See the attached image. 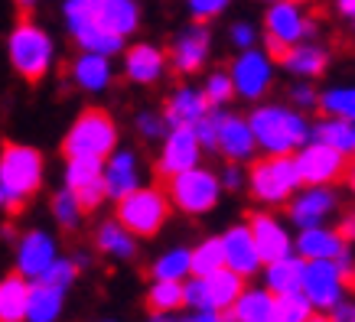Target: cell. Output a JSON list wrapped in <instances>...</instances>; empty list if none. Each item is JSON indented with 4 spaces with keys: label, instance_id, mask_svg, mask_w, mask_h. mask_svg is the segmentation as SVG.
<instances>
[{
    "label": "cell",
    "instance_id": "51",
    "mask_svg": "<svg viewBox=\"0 0 355 322\" xmlns=\"http://www.w3.org/2000/svg\"><path fill=\"white\" fill-rule=\"evenodd\" d=\"M339 231H343V238L349 241V244H355V208H349V212L343 215V222H339Z\"/></svg>",
    "mask_w": 355,
    "mask_h": 322
},
{
    "label": "cell",
    "instance_id": "3",
    "mask_svg": "<svg viewBox=\"0 0 355 322\" xmlns=\"http://www.w3.org/2000/svg\"><path fill=\"white\" fill-rule=\"evenodd\" d=\"M62 23L69 36L85 30H105L128 39L140 26V3L137 0H62Z\"/></svg>",
    "mask_w": 355,
    "mask_h": 322
},
{
    "label": "cell",
    "instance_id": "26",
    "mask_svg": "<svg viewBox=\"0 0 355 322\" xmlns=\"http://www.w3.org/2000/svg\"><path fill=\"white\" fill-rule=\"evenodd\" d=\"M212 107L205 101L202 88L196 85H176L166 98V105H163V120H166V127H193L199 118H205Z\"/></svg>",
    "mask_w": 355,
    "mask_h": 322
},
{
    "label": "cell",
    "instance_id": "34",
    "mask_svg": "<svg viewBox=\"0 0 355 322\" xmlns=\"http://www.w3.org/2000/svg\"><path fill=\"white\" fill-rule=\"evenodd\" d=\"M193 277V267H189V247L186 244H173L166 251H160L157 258L150 260V280H180Z\"/></svg>",
    "mask_w": 355,
    "mask_h": 322
},
{
    "label": "cell",
    "instance_id": "2",
    "mask_svg": "<svg viewBox=\"0 0 355 322\" xmlns=\"http://www.w3.org/2000/svg\"><path fill=\"white\" fill-rule=\"evenodd\" d=\"M46 160L30 143H3L0 147V189H3V208L20 212L33 195L43 189Z\"/></svg>",
    "mask_w": 355,
    "mask_h": 322
},
{
    "label": "cell",
    "instance_id": "45",
    "mask_svg": "<svg viewBox=\"0 0 355 322\" xmlns=\"http://www.w3.org/2000/svg\"><path fill=\"white\" fill-rule=\"evenodd\" d=\"M316 101H320V91H316V85H313V82L297 78V82L291 85V105L297 107V111H313V107H316Z\"/></svg>",
    "mask_w": 355,
    "mask_h": 322
},
{
    "label": "cell",
    "instance_id": "25",
    "mask_svg": "<svg viewBox=\"0 0 355 322\" xmlns=\"http://www.w3.org/2000/svg\"><path fill=\"white\" fill-rule=\"evenodd\" d=\"M277 62L284 65V72H291L293 78L313 82V78L326 75V69H329V49H326L320 39H303V43L291 46Z\"/></svg>",
    "mask_w": 355,
    "mask_h": 322
},
{
    "label": "cell",
    "instance_id": "8",
    "mask_svg": "<svg viewBox=\"0 0 355 322\" xmlns=\"http://www.w3.org/2000/svg\"><path fill=\"white\" fill-rule=\"evenodd\" d=\"M118 120L101 107H88L69 124L62 137V153L65 156H98V160H105L118 147Z\"/></svg>",
    "mask_w": 355,
    "mask_h": 322
},
{
    "label": "cell",
    "instance_id": "21",
    "mask_svg": "<svg viewBox=\"0 0 355 322\" xmlns=\"http://www.w3.org/2000/svg\"><path fill=\"white\" fill-rule=\"evenodd\" d=\"M101 183H105V195H108L111 202H118V199H124L128 193H134L137 186H144V166H140V156L118 143V147L105 156Z\"/></svg>",
    "mask_w": 355,
    "mask_h": 322
},
{
    "label": "cell",
    "instance_id": "44",
    "mask_svg": "<svg viewBox=\"0 0 355 322\" xmlns=\"http://www.w3.org/2000/svg\"><path fill=\"white\" fill-rule=\"evenodd\" d=\"M228 7H232V0H186V10H189V17H193V20H199V23L218 20Z\"/></svg>",
    "mask_w": 355,
    "mask_h": 322
},
{
    "label": "cell",
    "instance_id": "57",
    "mask_svg": "<svg viewBox=\"0 0 355 322\" xmlns=\"http://www.w3.org/2000/svg\"><path fill=\"white\" fill-rule=\"evenodd\" d=\"M352 156H355V124H352Z\"/></svg>",
    "mask_w": 355,
    "mask_h": 322
},
{
    "label": "cell",
    "instance_id": "29",
    "mask_svg": "<svg viewBox=\"0 0 355 322\" xmlns=\"http://www.w3.org/2000/svg\"><path fill=\"white\" fill-rule=\"evenodd\" d=\"M228 322H274V293L264 287H248L225 310Z\"/></svg>",
    "mask_w": 355,
    "mask_h": 322
},
{
    "label": "cell",
    "instance_id": "17",
    "mask_svg": "<svg viewBox=\"0 0 355 322\" xmlns=\"http://www.w3.org/2000/svg\"><path fill=\"white\" fill-rule=\"evenodd\" d=\"M59 258V241L46 228H30L13 244V267L26 280H40Z\"/></svg>",
    "mask_w": 355,
    "mask_h": 322
},
{
    "label": "cell",
    "instance_id": "58",
    "mask_svg": "<svg viewBox=\"0 0 355 322\" xmlns=\"http://www.w3.org/2000/svg\"><path fill=\"white\" fill-rule=\"evenodd\" d=\"M352 280H355V247H352Z\"/></svg>",
    "mask_w": 355,
    "mask_h": 322
},
{
    "label": "cell",
    "instance_id": "31",
    "mask_svg": "<svg viewBox=\"0 0 355 322\" xmlns=\"http://www.w3.org/2000/svg\"><path fill=\"white\" fill-rule=\"evenodd\" d=\"M261 274H264V283H261V287L270 290L274 296H280V293H297L300 290V280H303V258H297V254L277 258V260H270V264H264Z\"/></svg>",
    "mask_w": 355,
    "mask_h": 322
},
{
    "label": "cell",
    "instance_id": "6",
    "mask_svg": "<svg viewBox=\"0 0 355 322\" xmlns=\"http://www.w3.org/2000/svg\"><path fill=\"white\" fill-rule=\"evenodd\" d=\"M114 218L128 228L134 238H157L163 231V225L170 222V195L160 186H137L134 193H128L124 199H118Z\"/></svg>",
    "mask_w": 355,
    "mask_h": 322
},
{
    "label": "cell",
    "instance_id": "38",
    "mask_svg": "<svg viewBox=\"0 0 355 322\" xmlns=\"http://www.w3.org/2000/svg\"><path fill=\"white\" fill-rule=\"evenodd\" d=\"M72 43L78 46V53H98V55L114 59V55L124 53L128 39H124V36H114V33H105V30H85V33H76Z\"/></svg>",
    "mask_w": 355,
    "mask_h": 322
},
{
    "label": "cell",
    "instance_id": "30",
    "mask_svg": "<svg viewBox=\"0 0 355 322\" xmlns=\"http://www.w3.org/2000/svg\"><path fill=\"white\" fill-rule=\"evenodd\" d=\"M65 296L69 293L43 283V280H30V300H26V319L23 322H59L65 310Z\"/></svg>",
    "mask_w": 355,
    "mask_h": 322
},
{
    "label": "cell",
    "instance_id": "5",
    "mask_svg": "<svg viewBox=\"0 0 355 322\" xmlns=\"http://www.w3.org/2000/svg\"><path fill=\"white\" fill-rule=\"evenodd\" d=\"M245 172H248L245 189L261 208H280L300 189V176H297V166H293V156H270V153H264V156H254L248 163Z\"/></svg>",
    "mask_w": 355,
    "mask_h": 322
},
{
    "label": "cell",
    "instance_id": "55",
    "mask_svg": "<svg viewBox=\"0 0 355 322\" xmlns=\"http://www.w3.org/2000/svg\"><path fill=\"white\" fill-rule=\"evenodd\" d=\"M306 322H333V319H329V312H313Z\"/></svg>",
    "mask_w": 355,
    "mask_h": 322
},
{
    "label": "cell",
    "instance_id": "16",
    "mask_svg": "<svg viewBox=\"0 0 355 322\" xmlns=\"http://www.w3.org/2000/svg\"><path fill=\"white\" fill-rule=\"evenodd\" d=\"M216 153L225 163H251L258 156V143L245 114L216 107Z\"/></svg>",
    "mask_w": 355,
    "mask_h": 322
},
{
    "label": "cell",
    "instance_id": "32",
    "mask_svg": "<svg viewBox=\"0 0 355 322\" xmlns=\"http://www.w3.org/2000/svg\"><path fill=\"white\" fill-rule=\"evenodd\" d=\"M26 300H30V280L17 270L0 280V322H23L26 319Z\"/></svg>",
    "mask_w": 355,
    "mask_h": 322
},
{
    "label": "cell",
    "instance_id": "50",
    "mask_svg": "<svg viewBox=\"0 0 355 322\" xmlns=\"http://www.w3.org/2000/svg\"><path fill=\"white\" fill-rule=\"evenodd\" d=\"M329 319H333V322H355V300H349V296H345L339 306H333V310H329Z\"/></svg>",
    "mask_w": 355,
    "mask_h": 322
},
{
    "label": "cell",
    "instance_id": "47",
    "mask_svg": "<svg viewBox=\"0 0 355 322\" xmlns=\"http://www.w3.org/2000/svg\"><path fill=\"white\" fill-rule=\"evenodd\" d=\"M193 134L199 137V143H202L205 153H216V107L205 114V118H199L193 124Z\"/></svg>",
    "mask_w": 355,
    "mask_h": 322
},
{
    "label": "cell",
    "instance_id": "20",
    "mask_svg": "<svg viewBox=\"0 0 355 322\" xmlns=\"http://www.w3.org/2000/svg\"><path fill=\"white\" fill-rule=\"evenodd\" d=\"M248 228H251V235H254V244H258V254L264 264L293 254L291 225H287L284 218H277L270 208H261V212L248 215Z\"/></svg>",
    "mask_w": 355,
    "mask_h": 322
},
{
    "label": "cell",
    "instance_id": "43",
    "mask_svg": "<svg viewBox=\"0 0 355 322\" xmlns=\"http://www.w3.org/2000/svg\"><path fill=\"white\" fill-rule=\"evenodd\" d=\"M134 130H137L144 140H163V134H166L163 111H137V114H134Z\"/></svg>",
    "mask_w": 355,
    "mask_h": 322
},
{
    "label": "cell",
    "instance_id": "1",
    "mask_svg": "<svg viewBox=\"0 0 355 322\" xmlns=\"http://www.w3.org/2000/svg\"><path fill=\"white\" fill-rule=\"evenodd\" d=\"M258 143V153L270 156H291L310 140V118L306 111H297L293 105H277V101H264L254 105L245 114Z\"/></svg>",
    "mask_w": 355,
    "mask_h": 322
},
{
    "label": "cell",
    "instance_id": "24",
    "mask_svg": "<svg viewBox=\"0 0 355 322\" xmlns=\"http://www.w3.org/2000/svg\"><path fill=\"white\" fill-rule=\"evenodd\" d=\"M349 241L343 238V231L336 225H313L300 228L293 235V254L303 260H336L349 251Z\"/></svg>",
    "mask_w": 355,
    "mask_h": 322
},
{
    "label": "cell",
    "instance_id": "61",
    "mask_svg": "<svg viewBox=\"0 0 355 322\" xmlns=\"http://www.w3.org/2000/svg\"><path fill=\"white\" fill-rule=\"evenodd\" d=\"M268 3H274V0H268ZM300 3H306V0H300Z\"/></svg>",
    "mask_w": 355,
    "mask_h": 322
},
{
    "label": "cell",
    "instance_id": "27",
    "mask_svg": "<svg viewBox=\"0 0 355 322\" xmlns=\"http://www.w3.org/2000/svg\"><path fill=\"white\" fill-rule=\"evenodd\" d=\"M69 78H72V85L88 91V95H101L114 82V62H111L108 55L78 53L72 59V65H69Z\"/></svg>",
    "mask_w": 355,
    "mask_h": 322
},
{
    "label": "cell",
    "instance_id": "18",
    "mask_svg": "<svg viewBox=\"0 0 355 322\" xmlns=\"http://www.w3.org/2000/svg\"><path fill=\"white\" fill-rule=\"evenodd\" d=\"M101 166H105V160H98V156H65L62 186L76 193L85 215L95 212L98 205L108 199L105 195V183H101Z\"/></svg>",
    "mask_w": 355,
    "mask_h": 322
},
{
    "label": "cell",
    "instance_id": "14",
    "mask_svg": "<svg viewBox=\"0 0 355 322\" xmlns=\"http://www.w3.org/2000/svg\"><path fill=\"white\" fill-rule=\"evenodd\" d=\"M209 53H212V30H209V23L193 20L189 26H183L173 36L170 49H166V62H170V69L176 75L189 78L205 69Z\"/></svg>",
    "mask_w": 355,
    "mask_h": 322
},
{
    "label": "cell",
    "instance_id": "54",
    "mask_svg": "<svg viewBox=\"0 0 355 322\" xmlns=\"http://www.w3.org/2000/svg\"><path fill=\"white\" fill-rule=\"evenodd\" d=\"M176 316H170V312H150V319L147 322H173Z\"/></svg>",
    "mask_w": 355,
    "mask_h": 322
},
{
    "label": "cell",
    "instance_id": "12",
    "mask_svg": "<svg viewBox=\"0 0 355 322\" xmlns=\"http://www.w3.org/2000/svg\"><path fill=\"white\" fill-rule=\"evenodd\" d=\"M245 290V277L235 270L218 267L209 277H186L183 280V310H218L225 312Z\"/></svg>",
    "mask_w": 355,
    "mask_h": 322
},
{
    "label": "cell",
    "instance_id": "53",
    "mask_svg": "<svg viewBox=\"0 0 355 322\" xmlns=\"http://www.w3.org/2000/svg\"><path fill=\"white\" fill-rule=\"evenodd\" d=\"M343 183H345V189L355 195V160L349 156V163H345V172H343Z\"/></svg>",
    "mask_w": 355,
    "mask_h": 322
},
{
    "label": "cell",
    "instance_id": "52",
    "mask_svg": "<svg viewBox=\"0 0 355 322\" xmlns=\"http://www.w3.org/2000/svg\"><path fill=\"white\" fill-rule=\"evenodd\" d=\"M333 7L343 20H349V23L355 20V0H333Z\"/></svg>",
    "mask_w": 355,
    "mask_h": 322
},
{
    "label": "cell",
    "instance_id": "7",
    "mask_svg": "<svg viewBox=\"0 0 355 322\" xmlns=\"http://www.w3.org/2000/svg\"><path fill=\"white\" fill-rule=\"evenodd\" d=\"M316 33H320V23H316V17L306 13L300 0H274V3H268L264 39H268V53L274 55V62L291 46L303 43V39H316Z\"/></svg>",
    "mask_w": 355,
    "mask_h": 322
},
{
    "label": "cell",
    "instance_id": "28",
    "mask_svg": "<svg viewBox=\"0 0 355 322\" xmlns=\"http://www.w3.org/2000/svg\"><path fill=\"white\" fill-rule=\"evenodd\" d=\"M137 241L140 238L130 235L118 218H108V222H101L95 228V251L108 260H121V264L134 260L137 258Z\"/></svg>",
    "mask_w": 355,
    "mask_h": 322
},
{
    "label": "cell",
    "instance_id": "19",
    "mask_svg": "<svg viewBox=\"0 0 355 322\" xmlns=\"http://www.w3.org/2000/svg\"><path fill=\"white\" fill-rule=\"evenodd\" d=\"M202 156H205V150H202V143H199V137L193 134V127H166V134L160 140L157 172H160L163 179H170L176 172L199 166Z\"/></svg>",
    "mask_w": 355,
    "mask_h": 322
},
{
    "label": "cell",
    "instance_id": "59",
    "mask_svg": "<svg viewBox=\"0 0 355 322\" xmlns=\"http://www.w3.org/2000/svg\"><path fill=\"white\" fill-rule=\"evenodd\" d=\"M0 208H3V189H0Z\"/></svg>",
    "mask_w": 355,
    "mask_h": 322
},
{
    "label": "cell",
    "instance_id": "13",
    "mask_svg": "<svg viewBox=\"0 0 355 322\" xmlns=\"http://www.w3.org/2000/svg\"><path fill=\"white\" fill-rule=\"evenodd\" d=\"M339 193L336 186H300L297 193L287 199V218L291 225L300 228H313V225H329L336 215H339Z\"/></svg>",
    "mask_w": 355,
    "mask_h": 322
},
{
    "label": "cell",
    "instance_id": "9",
    "mask_svg": "<svg viewBox=\"0 0 355 322\" xmlns=\"http://www.w3.org/2000/svg\"><path fill=\"white\" fill-rule=\"evenodd\" d=\"M166 195H170V205L183 215H209L222 202V183H218V172L205 170L202 163L193 166V170H183L166 179Z\"/></svg>",
    "mask_w": 355,
    "mask_h": 322
},
{
    "label": "cell",
    "instance_id": "56",
    "mask_svg": "<svg viewBox=\"0 0 355 322\" xmlns=\"http://www.w3.org/2000/svg\"><path fill=\"white\" fill-rule=\"evenodd\" d=\"M36 3H40V0H17V7H20V10H33Z\"/></svg>",
    "mask_w": 355,
    "mask_h": 322
},
{
    "label": "cell",
    "instance_id": "22",
    "mask_svg": "<svg viewBox=\"0 0 355 322\" xmlns=\"http://www.w3.org/2000/svg\"><path fill=\"white\" fill-rule=\"evenodd\" d=\"M218 244H222V258H225V267L235 270L238 277H254L261 274L264 267V260L258 254V244H254V235H251V228L248 222H238V225L225 228L222 235H218Z\"/></svg>",
    "mask_w": 355,
    "mask_h": 322
},
{
    "label": "cell",
    "instance_id": "23",
    "mask_svg": "<svg viewBox=\"0 0 355 322\" xmlns=\"http://www.w3.org/2000/svg\"><path fill=\"white\" fill-rule=\"evenodd\" d=\"M166 69H170L166 49L153 43L124 46V53H121V72H124L130 85H157L166 75Z\"/></svg>",
    "mask_w": 355,
    "mask_h": 322
},
{
    "label": "cell",
    "instance_id": "41",
    "mask_svg": "<svg viewBox=\"0 0 355 322\" xmlns=\"http://www.w3.org/2000/svg\"><path fill=\"white\" fill-rule=\"evenodd\" d=\"M202 95L209 101V107H228L235 101V88L228 78V69H212L202 82Z\"/></svg>",
    "mask_w": 355,
    "mask_h": 322
},
{
    "label": "cell",
    "instance_id": "48",
    "mask_svg": "<svg viewBox=\"0 0 355 322\" xmlns=\"http://www.w3.org/2000/svg\"><path fill=\"white\" fill-rule=\"evenodd\" d=\"M245 163H225L222 172H218V183H222V193H238V189H245Z\"/></svg>",
    "mask_w": 355,
    "mask_h": 322
},
{
    "label": "cell",
    "instance_id": "42",
    "mask_svg": "<svg viewBox=\"0 0 355 322\" xmlns=\"http://www.w3.org/2000/svg\"><path fill=\"white\" fill-rule=\"evenodd\" d=\"M78 274H82V270H78V264H76V258H62V254H59V258L53 260V267L46 270L43 277V283H53V287H59V290H72V283H76L78 280Z\"/></svg>",
    "mask_w": 355,
    "mask_h": 322
},
{
    "label": "cell",
    "instance_id": "37",
    "mask_svg": "<svg viewBox=\"0 0 355 322\" xmlns=\"http://www.w3.org/2000/svg\"><path fill=\"white\" fill-rule=\"evenodd\" d=\"M189 267H193V277H209V274H216L218 267H225L218 235L202 238L199 244L189 247Z\"/></svg>",
    "mask_w": 355,
    "mask_h": 322
},
{
    "label": "cell",
    "instance_id": "36",
    "mask_svg": "<svg viewBox=\"0 0 355 322\" xmlns=\"http://www.w3.org/2000/svg\"><path fill=\"white\" fill-rule=\"evenodd\" d=\"M316 107H320L323 114H333V118H343V120H349V124H355V85L323 88Z\"/></svg>",
    "mask_w": 355,
    "mask_h": 322
},
{
    "label": "cell",
    "instance_id": "4",
    "mask_svg": "<svg viewBox=\"0 0 355 322\" xmlns=\"http://www.w3.org/2000/svg\"><path fill=\"white\" fill-rule=\"evenodd\" d=\"M7 59H10L13 72L23 82H43L49 75V69L55 62V43L53 36L33 20H17L10 33H7Z\"/></svg>",
    "mask_w": 355,
    "mask_h": 322
},
{
    "label": "cell",
    "instance_id": "62",
    "mask_svg": "<svg viewBox=\"0 0 355 322\" xmlns=\"http://www.w3.org/2000/svg\"><path fill=\"white\" fill-rule=\"evenodd\" d=\"M352 33H355V20H352Z\"/></svg>",
    "mask_w": 355,
    "mask_h": 322
},
{
    "label": "cell",
    "instance_id": "15",
    "mask_svg": "<svg viewBox=\"0 0 355 322\" xmlns=\"http://www.w3.org/2000/svg\"><path fill=\"white\" fill-rule=\"evenodd\" d=\"M293 166H297V176H300V186H336L343 179L345 163L349 156L333 147H323L316 140H306L300 150H293Z\"/></svg>",
    "mask_w": 355,
    "mask_h": 322
},
{
    "label": "cell",
    "instance_id": "60",
    "mask_svg": "<svg viewBox=\"0 0 355 322\" xmlns=\"http://www.w3.org/2000/svg\"><path fill=\"white\" fill-rule=\"evenodd\" d=\"M98 322H114V319H98Z\"/></svg>",
    "mask_w": 355,
    "mask_h": 322
},
{
    "label": "cell",
    "instance_id": "40",
    "mask_svg": "<svg viewBox=\"0 0 355 322\" xmlns=\"http://www.w3.org/2000/svg\"><path fill=\"white\" fill-rule=\"evenodd\" d=\"M313 312L316 310H313L310 300H306L300 290L274 296V322H306Z\"/></svg>",
    "mask_w": 355,
    "mask_h": 322
},
{
    "label": "cell",
    "instance_id": "35",
    "mask_svg": "<svg viewBox=\"0 0 355 322\" xmlns=\"http://www.w3.org/2000/svg\"><path fill=\"white\" fill-rule=\"evenodd\" d=\"M147 310L150 312H176L183 310V283L180 280H150V287H147Z\"/></svg>",
    "mask_w": 355,
    "mask_h": 322
},
{
    "label": "cell",
    "instance_id": "11",
    "mask_svg": "<svg viewBox=\"0 0 355 322\" xmlns=\"http://www.w3.org/2000/svg\"><path fill=\"white\" fill-rule=\"evenodd\" d=\"M349 283L352 277L336 260H303L300 293L316 312H329L333 306H339L349 296Z\"/></svg>",
    "mask_w": 355,
    "mask_h": 322
},
{
    "label": "cell",
    "instance_id": "46",
    "mask_svg": "<svg viewBox=\"0 0 355 322\" xmlns=\"http://www.w3.org/2000/svg\"><path fill=\"white\" fill-rule=\"evenodd\" d=\"M228 39H232V46H235L238 53H241V49H251V46H258V26L248 20H238V23H232Z\"/></svg>",
    "mask_w": 355,
    "mask_h": 322
},
{
    "label": "cell",
    "instance_id": "33",
    "mask_svg": "<svg viewBox=\"0 0 355 322\" xmlns=\"http://www.w3.org/2000/svg\"><path fill=\"white\" fill-rule=\"evenodd\" d=\"M310 140L323 143V147H333V150L352 156V124L343 118H333V114H323L320 120H310Z\"/></svg>",
    "mask_w": 355,
    "mask_h": 322
},
{
    "label": "cell",
    "instance_id": "49",
    "mask_svg": "<svg viewBox=\"0 0 355 322\" xmlns=\"http://www.w3.org/2000/svg\"><path fill=\"white\" fill-rule=\"evenodd\" d=\"M173 322H228V316L218 310H180Z\"/></svg>",
    "mask_w": 355,
    "mask_h": 322
},
{
    "label": "cell",
    "instance_id": "10",
    "mask_svg": "<svg viewBox=\"0 0 355 322\" xmlns=\"http://www.w3.org/2000/svg\"><path fill=\"white\" fill-rule=\"evenodd\" d=\"M274 55L268 49H241V53L232 59L228 65V78H232V88H235V98L248 101V105H258L264 101V95L274 85Z\"/></svg>",
    "mask_w": 355,
    "mask_h": 322
},
{
    "label": "cell",
    "instance_id": "39",
    "mask_svg": "<svg viewBox=\"0 0 355 322\" xmlns=\"http://www.w3.org/2000/svg\"><path fill=\"white\" fill-rule=\"evenodd\" d=\"M49 208H53L55 225L62 228V231H76V228L82 225V218H85V208H82V202H78L76 193H72V189H65V186L53 193V202H49Z\"/></svg>",
    "mask_w": 355,
    "mask_h": 322
}]
</instances>
